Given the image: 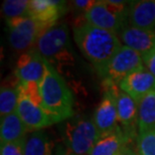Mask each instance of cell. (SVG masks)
Listing matches in <instances>:
<instances>
[{
  "mask_svg": "<svg viewBox=\"0 0 155 155\" xmlns=\"http://www.w3.org/2000/svg\"><path fill=\"white\" fill-rule=\"evenodd\" d=\"M28 132L26 126L17 113H12L1 118L0 122V140L1 143H10L24 140Z\"/></svg>",
  "mask_w": 155,
  "mask_h": 155,
  "instance_id": "obj_17",
  "label": "cell"
},
{
  "mask_svg": "<svg viewBox=\"0 0 155 155\" xmlns=\"http://www.w3.org/2000/svg\"><path fill=\"white\" fill-rule=\"evenodd\" d=\"M66 11L64 1L30 0L28 16L38 21L45 29L57 25L58 20Z\"/></svg>",
  "mask_w": 155,
  "mask_h": 155,
  "instance_id": "obj_12",
  "label": "cell"
},
{
  "mask_svg": "<svg viewBox=\"0 0 155 155\" xmlns=\"http://www.w3.org/2000/svg\"><path fill=\"white\" fill-rule=\"evenodd\" d=\"M30 0H5L1 11L6 20L28 16Z\"/></svg>",
  "mask_w": 155,
  "mask_h": 155,
  "instance_id": "obj_21",
  "label": "cell"
},
{
  "mask_svg": "<svg viewBox=\"0 0 155 155\" xmlns=\"http://www.w3.org/2000/svg\"><path fill=\"white\" fill-rule=\"evenodd\" d=\"M18 93L19 97H18L16 113L29 132L41 131L42 129L54 124L51 117L45 112L41 106L33 103L19 90Z\"/></svg>",
  "mask_w": 155,
  "mask_h": 155,
  "instance_id": "obj_9",
  "label": "cell"
},
{
  "mask_svg": "<svg viewBox=\"0 0 155 155\" xmlns=\"http://www.w3.org/2000/svg\"><path fill=\"white\" fill-rule=\"evenodd\" d=\"M18 90L33 103L42 107L41 94L38 83H18Z\"/></svg>",
  "mask_w": 155,
  "mask_h": 155,
  "instance_id": "obj_23",
  "label": "cell"
},
{
  "mask_svg": "<svg viewBox=\"0 0 155 155\" xmlns=\"http://www.w3.org/2000/svg\"><path fill=\"white\" fill-rule=\"evenodd\" d=\"M95 3L96 1H94V0H76V1L73 2V5L77 10L84 12V14H85Z\"/></svg>",
  "mask_w": 155,
  "mask_h": 155,
  "instance_id": "obj_26",
  "label": "cell"
},
{
  "mask_svg": "<svg viewBox=\"0 0 155 155\" xmlns=\"http://www.w3.org/2000/svg\"><path fill=\"white\" fill-rule=\"evenodd\" d=\"M155 129V91L138 104V135Z\"/></svg>",
  "mask_w": 155,
  "mask_h": 155,
  "instance_id": "obj_18",
  "label": "cell"
},
{
  "mask_svg": "<svg viewBox=\"0 0 155 155\" xmlns=\"http://www.w3.org/2000/svg\"><path fill=\"white\" fill-rule=\"evenodd\" d=\"M118 36L122 45L137 51L142 57L155 48V30L127 25L119 32Z\"/></svg>",
  "mask_w": 155,
  "mask_h": 155,
  "instance_id": "obj_14",
  "label": "cell"
},
{
  "mask_svg": "<svg viewBox=\"0 0 155 155\" xmlns=\"http://www.w3.org/2000/svg\"><path fill=\"white\" fill-rule=\"evenodd\" d=\"M118 86H110L105 88L101 102L93 116L96 127L101 135L112 131L119 125L118 124L117 96L120 92Z\"/></svg>",
  "mask_w": 155,
  "mask_h": 155,
  "instance_id": "obj_7",
  "label": "cell"
},
{
  "mask_svg": "<svg viewBox=\"0 0 155 155\" xmlns=\"http://www.w3.org/2000/svg\"><path fill=\"white\" fill-rule=\"evenodd\" d=\"M18 84H3L0 89V117L16 112L18 105Z\"/></svg>",
  "mask_w": 155,
  "mask_h": 155,
  "instance_id": "obj_20",
  "label": "cell"
},
{
  "mask_svg": "<svg viewBox=\"0 0 155 155\" xmlns=\"http://www.w3.org/2000/svg\"><path fill=\"white\" fill-rule=\"evenodd\" d=\"M119 155H139L138 151H136L130 146H125L120 152Z\"/></svg>",
  "mask_w": 155,
  "mask_h": 155,
  "instance_id": "obj_27",
  "label": "cell"
},
{
  "mask_svg": "<svg viewBox=\"0 0 155 155\" xmlns=\"http://www.w3.org/2000/svg\"><path fill=\"white\" fill-rule=\"evenodd\" d=\"M130 25L142 29L155 28V0L131 1L129 6Z\"/></svg>",
  "mask_w": 155,
  "mask_h": 155,
  "instance_id": "obj_16",
  "label": "cell"
},
{
  "mask_svg": "<svg viewBox=\"0 0 155 155\" xmlns=\"http://www.w3.org/2000/svg\"><path fill=\"white\" fill-rule=\"evenodd\" d=\"M143 66V58L140 54L122 45L98 74L103 80L104 88L110 86L119 87L124 78Z\"/></svg>",
  "mask_w": 155,
  "mask_h": 155,
  "instance_id": "obj_5",
  "label": "cell"
},
{
  "mask_svg": "<svg viewBox=\"0 0 155 155\" xmlns=\"http://www.w3.org/2000/svg\"><path fill=\"white\" fill-rule=\"evenodd\" d=\"M42 108L54 124L74 117V96L60 73L45 61V72L39 83Z\"/></svg>",
  "mask_w": 155,
  "mask_h": 155,
  "instance_id": "obj_2",
  "label": "cell"
},
{
  "mask_svg": "<svg viewBox=\"0 0 155 155\" xmlns=\"http://www.w3.org/2000/svg\"><path fill=\"white\" fill-rule=\"evenodd\" d=\"M74 38L83 55L99 72L106 66L122 43L116 33L93 26L84 19L73 29Z\"/></svg>",
  "mask_w": 155,
  "mask_h": 155,
  "instance_id": "obj_1",
  "label": "cell"
},
{
  "mask_svg": "<svg viewBox=\"0 0 155 155\" xmlns=\"http://www.w3.org/2000/svg\"><path fill=\"white\" fill-rule=\"evenodd\" d=\"M35 48L60 74L75 64L69 39V27L66 23L57 24L43 31Z\"/></svg>",
  "mask_w": 155,
  "mask_h": 155,
  "instance_id": "obj_3",
  "label": "cell"
},
{
  "mask_svg": "<svg viewBox=\"0 0 155 155\" xmlns=\"http://www.w3.org/2000/svg\"><path fill=\"white\" fill-rule=\"evenodd\" d=\"M25 139L17 142L1 143V145H0V155H24Z\"/></svg>",
  "mask_w": 155,
  "mask_h": 155,
  "instance_id": "obj_24",
  "label": "cell"
},
{
  "mask_svg": "<svg viewBox=\"0 0 155 155\" xmlns=\"http://www.w3.org/2000/svg\"><path fill=\"white\" fill-rule=\"evenodd\" d=\"M137 149L139 155H155V129L138 135Z\"/></svg>",
  "mask_w": 155,
  "mask_h": 155,
  "instance_id": "obj_22",
  "label": "cell"
},
{
  "mask_svg": "<svg viewBox=\"0 0 155 155\" xmlns=\"http://www.w3.org/2000/svg\"><path fill=\"white\" fill-rule=\"evenodd\" d=\"M6 26L11 48L21 54L35 48L40 35L46 30L29 16L6 20Z\"/></svg>",
  "mask_w": 155,
  "mask_h": 155,
  "instance_id": "obj_6",
  "label": "cell"
},
{
  "mask_svg": "<svg viewBox=\"0 0 155 155\" xmlns=\"http://www.w3.org/2000/svg\"><path fill=\"white\" fill-rule=\"evenodd\" d=\"M119 89L139 104L145 96L155 91V78L143 66L124 78Z\"/></svg>",
  "mask_w": 155,
  "mask_h": 155,
  "instance_id": "obj_10",
  "label": "cell"
},
{
  "mask_svg": "<svg viewBox=\"0 0 155 155\" xmlns=\"http://www.w3.org/2000/svg\"><path fill=\"white\" fill-rule=\"evenodd\" d=\"M45 72V61L35 48L23 52L18 58L14 75L19 83H40Z\"/></svg>",
  "mask_w": 155,
  "mask_h": 155,
  "instance_id": "obj_11",
  "label": "cell"
},
{
  "mask_svg": "<svg viewBox=\"0 0 155 155\" xmlns=\"http://www.w3.org/2000/svg\"><path fill=\"white\" fill-rule=\"evenodd\" d=\"M84 19L93 26L112 31L116 35H119L129 22L127 17L121 16L107 7L103 0L96 1L95 4L84 14Z\"/></svg>",
  "mask_w": 155,
  "mask_h": 155,
  "instance_id": "obj_8",
  "label": "cell"
},
{
  "mask_svg": "<svg viewBox=\"0 0 155 155\" xmlns=\"http://www.w3.org/2000/svg\"><path fill=\"white\" fill-rule=\"evenodd\" d=\"M117 110L118 124L132 140L138 131V103L120 91L117 96Z\"/></svg>",
  "mask_w": 155,
  "mask_h": 155,
  "instance_id": "obj_13",
  "label": "cell"
},
{
  "mask_svg": "<svg viewBox=\"0 0 155 155\" xmlns=\"http://www.w3.org/2000/svg\"><path fill=\"white\" fill-rule=\"evenodd\" d=\"M61 155H75V154H72V153H70V152H67V153H64V154H61Z\"/></svg>",
  "mask_w": 155,
  "mask_h": 155,
  "instance_id": "obj_28",
  "label": "cell"
},
{
  "mask_svg": "<svg viewBox=\"0 0 155 155\" xmlns=\"http://www.w3.org/2000/svg\"><path fill=\"white\" fill-rule=\"evenodd\" d=\"M100 136L93 119L87 117L71 118L64 127L68 152L75 155H89Z\"/></svg>",
  "mask_w": 155,
  "mask_h": 155,
  "instance_id": "obj_4",
  "label": "cell"
},
{
  "mask_svg": "<svg viewBox=\"0 0 155 155\" xmlns=\"http://www.w3.org/2000/svg\"><path fill=\"white\" fill-rule=\"evenodd\" d=\"M24 155H54V142L42 130L31 132L26 136Z\"/></svg>",
  "mask_w": 155,
  "mask_h": 155,
  "instance_id": "obj_19",
  "label": "cell"
},
{
  "mask_svg": "<svg viewBox=\"0 0 155 155\" xmlns=\"http://www.w3.org/2000/svg\"><path fill=\"white\" fill-rule=\"evenodd\" d=\"M131 141L118 125L112 131L101 135L89 155H119Z\"/></svg>",
  "mask_w": 155,
  "mask_h": 155,
  "instance_id": "obj_15",
  "label": "cell"
},
{
  "mask_svg": "<svg viewBox=\"0 0 155 155\" xmlns=\"http://www.w3.org/2000/svg\"><path fill=\"white\" fill-rule=\"evenodd\" d=\"M143 64L144 67L152 74L155 78V48L151 49L149 52L144 54L143 57Z\"/></svg>",
  "mask_w": 155,
  "mask_h": 155,
  "instance_id": "obj_25",
  "label": "cell"
}]
</instances>
